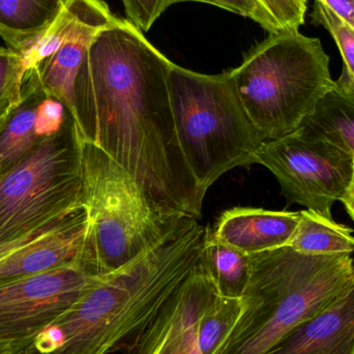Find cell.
Masks as SVG:
<instances>
[{
    "instance_id": "1",
    "label": "cell",
    "mask_w": 354,
    "mask_h": 354,
    "mask_svg": "<svg viewBox=\"0 0 354 354\" xmlns=\"http://www.w3.org/2000/svg\"><path fill=\"white\" fill-rule=\"evenodd\" d=\"M131 21L100 31L75 83V100H93L97 140L167 214L199 220L206 192L192 174L177 137L169 93L171 64Z\"/></svg>"
},
{
    "instance_id": "2",
    "label": "cell",
    "mask_w": 354,
    "mask_h": 354,
    "mask_svg": "<svg viewBox=\"0 0 354 354\" xmlns=\"http://www.w3.org/2000/svg\"><path fill=\"white\" fill-rule=\"evenodd\" d=\"M208 227L183 216L157 245L97 283L17 354L124 351L199 263Z\"/></svg>"
},
{
    "instance_id": "3",
    "label": "cell",
    "mask_w": 354,
    "mask_h": 354,
    "mask_svg": "<svg viewBox=\"0 0 354 354\" xmlns=\"http://www.w3.org/2000/svg\"><path fill=\"white\" fill-rule=\"evenodd\" d=\"M250 258L241 315L214 354L268 353L354 283L349 254L310 255L284 245Z\"/></svg>"
},
{
    "instance_id": "4",
    "label": "cell",
    "mask_w": 354,
    "mask_h": 354,
    "mask_svg": "<svg viewBox=\"0 0 354 354\" xmlns=\"http://www.w3.org/2000/svg\"><path fill=\"white\" fill-rule=\"evenodd\" d=\"M230 75L243 110L266 141L297 131L335 84L322 41L299 29L270 33Z\"/></svg>"
},
{
    "instance_id": "5",
    "label": "cell",
    "mask_w": 354,
    "mask_h": 354,
    "mask_svg": "<svg viewBox=\"0 0 354 354\" xmlns=\"http://www.w3.org/2000/svg\"><path fill=\"white\" fill-rule=\"evenodd\" d=\"M83 205L87 216L82 266L102 277L157 245L185 216L156 207L140 185L101 147L82 140Z\"/></svg>"
},
{
    "instance_id": "6",
    "label": "cell",
    "mask_w": 354,
    "mask_h": 354,
    "mask_svg": "<svg viewBox=\"0 0 354 354\" xmlns=\"http://www.w3.org/2000/svg\"><path fill=\"white\" fill-rule=\"evenodd\" d=\"M168 82L179 145L204 192L226 172L256 164L266 140L243 110L230 71L199 74L172 64Z\"/></svg>"
},
{
    "instance_id": "7",
    "label": "cell",
    "mask_w": 354,
    "mask_h": 354,
    "mask_svg": "<svg viewBox=\"0 0 354 354\" xmlns=\"http://www.w3.org/2000/svg\"><path fill=\"white\" fill-rule=\"evenodd\" d=\"M82 205V138L68 113L59 132L0 176V243Z\"/></svg>"
},
{
    "instance_id": "8",
    "label": "cell",
    "mask_w": 354,
    "mask_h": 354,
    "mask_svg": "<svg viewBox=\"0 0 354 354\" xmlns=\"http://www.w3.org/2000/svg\"><path fill=\"white\" fill-rule=\"evenodd\" d=\"M256 164L268 168L291 203L333 218L332 208L354 179V158L339 147L299 128L264 141Z\"/></svg>"
},
{
    "instance_id": "9",
    "label": "cell",
    "mask_w": 354,
    "mask_h": 354,
    "mask_svg": "<svg viewBox=\"0 0 354 354\" xmlns=\"http://www.w3.org/2000/svg\"><path fill=\"white\" fill-rule=\"evenodd\" d=\"M116 19L102 0H64L45 35L22 55L26 72L37 73L46 95L59 101L72 118L79 68L95 35Z\"/></svg>"
},
{
    "instance_id": "10",
    "label": "cell",
    "mask_w": 354,
    "mask_h": 354,
    "mask_svg": "<svg viewBox=\"0 0 354 354\" xmlns=\"http://www.w3.org/2000/svg\"><path fill=\"white\" fill-rule=\"evenodd\" d=\"M100 278L76 264L0 281V340L24 348Z\"/></svg>"
},
{
    "instance_id": "11",
    "label": "cell",
    "mask_w": 354,
    "mask_h": 354,
    "mask_svg": "<svg viewBox=\"0 0 354 354\" xmlns=\"http://www.w3.org/2000/svg\"><path fill=\"white\" fill-rule=\"evenodd\" d=\"M218 293L201 258L178 290L122 351L124 354H202L198 326Z\"/></svg>"
},
{
    "instance_id": "12",
    "label": "cell",
    "mask_w": 354,
    "mask_h": 354,
    "mask_svg": "<svg viewBox=\"0 0 354 354\" xmlns=\"http://www.w3.org/2000/svg\"><path fill=\"white\" fill-rule=\"evenodd\" d=\"M86 229L82 205L15 241L0 243V281L82 266Z\"/></svg>"
},
{
    "instance_id": "13",
    "label": "cell",
    "mask_w": 354,
    "mask_h": 354,
    "mask_svg": "<svg viewBox=\"0 0 354 354\" xmlns=\"http://www.w3.org/2000/svg\"><path fill=\"white\" fill-rule=\"evenodd\" d=\"M299 212L234 207L223 212L210 235L248 255L288 245Z\"/></svg>"
},
{
    "instance_id": "14",
    "label": "cell",
    "mask_w": 354,
    "mask_h": 354,
    "mask_svg": "<svg viewBox=\"0 0 354 354\" xmlns=\"http://www.w3.org/2000/svg\"><path fill=\"white\" fill-rule=\"evenodd\" d=\"M266 354H354V283Z\"/></svg>"
},
{
    "instance_id": "15",
    "label": "cell",
    "mask_w": 354,
    "mask_h": 354,
    "mask_svg": "<svg viewBox=\"0 0 354 354\" xmlns=\"http://www.w3.org/2000/svg\"><path fill=\"white\" fill-rule=\"evenodd\" d=\"M299 128L354 158V84L344 73Z\"/></svg>"
},
{
    "instance_id": "16",
    "label": "cell",
    "mask_w": 354,
    "mask_h": 354,
    "mask_svg": "<svg viewBox=\"0 0 354 354\" xmlns=\"http://www.w3.org/2000/svg\"><path fill=\"white\" fill-rule=\"evenodd\" d=\"M45 95L37 73L27 71L23 79L22 100L0 132V176L43 140L35 132V118L39 104Z\"/></svg>"
},
{
    "instance_id": "17",
    "label": "cell",
    "mask_w": 354,
    "mask_h": 354,
    "mask_svg": "<svg viewBox=\"0 0 354 354\" xmlns=\"http://www.w3.org/2000/svg\"><path fill=\"white\" fill-rule=\"evenodd\" d=\"M64 0H0V37L25 54L45 35Z\"/></svg>"
},
{
    "instance_id": "18",
    "label": "cell",
    "mask_w": 354,
    "mask_h": 354,
    "mask_svg": "<svg viewBox=\"0 0 354 354\" xmlns=\"http://www.w3.org/2000/svg\"><path fill=\"white\" fill-rule=\"evenodd\" d=\"M310 255H336L354 252L353 230L311 210L299 212V221L289 245Z\"/></svg>"
},
{
    "instance_id": "19",
    "label": "cell",
    "mask_w": 354,
    "mask_h": 354,
    "mask_svg": "<svg viewBox=\"0 0 354 354\" xmlns=\"http://www.w3.org/2000/svg\"><path fill=\"white\" fill-rule=\"evenodd\" d=\"M202 258L218 295L241 297L251 274L250 255L212 239L208 230Z\"/></svg>"
},
{
    "instance_id": "20",
    "label": "cell",
    "mask_w": 354,
    "mask_h": 354,
    "mask_svg": "<svg viewBox=\"0 0 354 354\" xmlns=\"http://www.w3.org/2000/svg\"><path fill=\"white\" fill-rule=\"evenodd\" d=\"M241 312V297H222L218 293L198 326V342L202 354L216 353L236 324Z\"/></svg>"
},
{
    "instance_id": "21",
    "label": "cell",
    "mask_w": 354,
    "mask_h": 354,
    "mask_svg": "<svg viewBox=\"0 0 354 354\" xmlns=\"http://www.w3.org/2000/svg\"><path fill=\"white\" fill-rule=\"evenodd\" d=\"M311 20L314 24L322 25L335 39L342 55V72L354 84V28L337 16L324 2L315 0Z\"/></svg>"
},
{
    "instance_id": "22",
    "label": "cell",
    "mask_w": 354,
    "mask_h": 354,
    "mask_svg": "<svg viewBox=\"0 0 354 354\" xmlns=\"http://www.w3.org/2000/svg\"><path fill=\"white\" fill-rule=\"evenodd\" d=\"M26 68L22 54L0 46V114L22 100V84Z\"/></svg>"
},
{
    "instance_id": "23",
    "label": "cell",
    "mask_w": 354,
    "mask_h": 354,
    "mask_svg": "<svg viewBox=\"0 0 354 354\" xmlns=\"http://www.w3.org/2000/svg\"><path fill=\"white\" fill-rule=\"evenodd\" d=\"M183 1H198L212 4L218 8L230 10L241 16L248 17L263 27L270 33L283 32L280 25L266 10L260 0H167V8Z\"/></svg>"
},
{
    "instance_id": "24",
    "label": "cell",
    "mask_w": 354,
    "mask_h": 354,
    "mask_svg": "<svg viewBox=\"0 0 354 354\" xmlns=\"http://www.w3.org/2000/svg\"><path fill=\"white\" fill-rule=\"evenodd\" d=\"M282 31L297 30L305 23L307 0H260Z\"/></svg>"
},
{
    "instance_id": "25",
    "label": "cell",
    "mask_w": 354,
    "mask_h": 354,
    "mask_svg": "<svg viewBox=\"0 0 354 354\" xmlns=\"http://www.w3.org/2000/svg\"><path fill=\"white\" fill-rule=\"evenodd\" d=\"M68 115L66 107L59 101L46 95L37 107L35 118L37 137L45 139L59 132Z\"/></svg>"
},
{
    "instance_id": "26",
    "label": "cell",
    "mask_w": 354,
    "mask_h": 354,
    "mask_svg": "<svg viewBox=\"0 0 354 354\" xmlns=\"http://www.w3.org/2000/svg\"><path fill=\"white\" fill-rule=\"evenodd\" d=\"M129 21L141 31H149L167 8V0H122Z\"/></svg>"
},
{
    "instance_id": "27",
    "label": "cell",
    "mask_w": 354,
    "mask_h": 354,
    "mask_svg": "<svg viewBox=\"0 0 354 354\" xmlns=\"http://www.w3.org/2000/svg\"><path fill=\"white\" fill-rule=\"evenodd\" d=\"M354 28V0H318Z\"/></svg>"
},
{
    "instance_id": "28",
    "label": "cell",
    "mask_w": 354,
    "mask_h": 354,
    "mask_svg": "<svg viewBox=\"0 0 354 354\" xmlns=\"http://www.w3.org/2000/svg\"><path fill=\"white\" fill-rule=\"evenodd\" d=\"M340 201L342 202L345 209L348 212L349 216H351L354 222V179L353 183H351V187H349L346 193L342 196Z\"/></svg>"
},
{
    "instance_id": "29",
    "label": "cell",
    "mask_w": 354,
    "mask_h": 354,
    "mask_svg": "<svg viewBox=\"0 0 354 354\" xmlns=\"http://www.w3.org/2000/svg\"><path fill=\"white\" fill-rule=\"evenodd\" d=\"M19 351L20 349L14 343L0 340V354H17Z\"/></svg>"
},
{
    "instance_id": "30",
    "label": "cell",
    "mask_w": 354,
    "mask_h": 354,
    "mask_svg": "<svg viewBox=\"0 0 354 354\" xmlns=\"http://www.w3.org/2000/svg\"><path fill=\"white\" fill-rule=\"evenodd\" d=\"M17 106H10L8 109L4 110V111L0 114V132H1L2 129H3L4 126H6L8 118H10V114L12 113V111H14L15 108H16Z\"/></svg>"
}]
</instances>
